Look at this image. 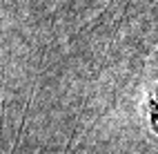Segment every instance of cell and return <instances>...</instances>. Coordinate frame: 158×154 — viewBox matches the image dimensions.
<instances>
[{
	"instance_id": "1",
	"label": "cell",
	"mask_w": 158,
	"mask_h": 154,
	"mask_svg": "<svg viewBox=\"0 0 158 154\" xmlns=\"http://www.w3.org/2000/svg\"><path fill=\"white\" fill-rule=\"evenodd\" d=\"M149 118H152V125L158 132V89L149 96Z\"/></svg>"
}]
</instances>
